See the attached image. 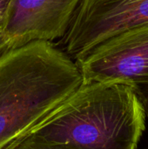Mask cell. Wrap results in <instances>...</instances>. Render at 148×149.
Returning <instances> with one entry per match:
<instances>
[{
  "label": "cell",
  "instance_id": "8992f818",
  "mask_svg": "<svg viewBox=\"0 0 148 149\" xmlns=\"http://www.w3.org/2000/svg\"><path fill=\"white\" fill-rule=\"evenodd\" d=\"M14 149H81L71 145L58 144V143H42L22 141Z\"/></svg>",
  "mask_w": 148,
  "mask_h": 149
},
{
  "label": "cell",
  "instance_id": "ba28073f",
  "mask_svg": "<svg viewBox=\"0 0 148 149\" xmlns=\"http://www.w3.org/2000/svg\"><path fill=\"white\" fill-rule=\"evenodd\" d=\"M10 1V0H0V31L1 32H3V29L4 26Z\"/></svg>",
  "mask_w": 148,
  "mask_h": 149
},
{
  "label": "cell",
  "instance_id": "7a4b0ae2",
  "mask_svg": "<svg viewBox=\"0 0 148 149\" xmlns=\"http://www.w3.org/2000/svg\"><path fill=\"white\" fill-rule=\"evenodd\" d=\"M146 117L133 86L83 82L22 141L81 149H136L146 129Z\"/></svg>",
  "mask_w": 148,
  "mask_h": 149
},
{
  "label": "cell",
  "instance_id": "277c9868",
  "mask_svg": "<svg viewBox=\"0 0 148 149\" xmlns=\"http://www.w3.org/2000/svg\"><path fill=\"white\" fill-rule=\"evenodd\" d=\"M75 62L84 83L148 85V23L104 41Z\"/></svg>",
  "mask_w": 148,
  "mask_h": 149
},
{
  "label": "cell",
  "instance_id": "52a82bcc",
  "mask_svg": "<svg viewBox=\"0 0 148 149\" xmlns=\"http://www.w3.org/2000/svg\"><path fill=\"white\" fill-rule=\"evenodd\" d=\"M134 88H135L137 94L143 105L146 115H147V117H148V85L140 86L134 87Z\"/></svg>",
  "mask_w": 148,
  "mask_h": 149
},
{
  "label": "cell",
  "instance_id": "6da1fadb",
  "mask_svg": "<svg viewBox=\"0 0 148 149\" xmlns=\"http://www.w3.org/2000/svg\"><path fill=\"white\" fill-rule=\"evenodd\" d=\"M83 83L65 51L35 40L0 55V149H14Z\"/></svg>",
  "mask_w": 148,
  "mask_h": 149
},
{
  "label": "cell",
  "instance_id": "9c48e42d",
  "mask_svg": "<svg viewBox=\"0 0 148 149\" xmlns=\"http://www.w3.org/2000/svg\"><path fill=\"white\" fill-rule=\"evenodd\" d=\"M10 45L9 40L4 36V34L0 31V55L4 51H6L7 49H10Z\"/></svg>",
  "mask_w": 148,
  "mask_h": 149
},
{
  "label": "cell",
  "instance_id": "5b68a950",
  "mask_svg": "<svg viewBox=\"0 0 148 149\" xmlns=\"http://www.w3.org/2000/svg\"><path fill=\"white\" fill-rule=\"evenodd\" d=\"M80 0H10L3 33L10 48L31 41L62 38Z\"/></svg>",
  "mask_w": 148,
  "mask_h": 149
},
{
  "label": "cell",
  "instance_id": "3957f363",
  "mask_svg": "<svg viewBox=\"0 0 148 149\" xmlns=\"http://www.w3.org/2000/svg\"><path fill=\"white\" fill-rule=\"evenodd\" d=\"M147 23L148 0H80L61 42L77 60L104 41Z\"/></svg>",
  "mask_w": 148,
  "mask_h": 149
}]
</instances>
